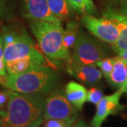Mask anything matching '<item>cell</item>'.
I'll use <instances>...</instances> for the list:
<instances>
[{"mask_svg":"<svg viewBox=\"0 0 127 127\" xmlns=\"http://www.w3.org/2000/svg\"><path fill=\"white\" fill-rule=\"evenodd\" d=\"M4 61L7 75H16L45 65L44 55L24 28L3 27Z\"/></svg>","mask_w":127,"mask_h":127,"instance_id":"1","label":"cell"},{"mask_svg":"<svg viewBox=\"0 0 127 127\" xmlns=\"http://www.w3.org/2000/svg\"><path fill=\"white\" fill-rule=\"evenodd\" d=\"M6 111H0L4 127H37L43 119L45 100L42 95L20 93L8 89Z\"/></svg>","mask_w":127,"mask_h":127,"instance_id":"2","label":"cell"},{"mask_svg":"<svg viewBox=\"0 0 127 127\" xmlns=\"http://www.w3.org/2000/svg\"><path fill=\"white\" fill-rule=\"evenodd\" d=\"M0 83L17 93L43 96L55 90L58 77L52 68L41 65L16 75L0 76Z\"/></svg>","mask_w":127,"mask_h":127,"instance_id":"3","label":"cell"},{"mask_svg":"<svg viewBox=\"0 0 127 127\" xmlns=\"http://www.w3.org/2000/svg\"><path fill=\"white\" fill-rule=\"evenodd\" d=\"M28 23L40 49L47 57L68 62L72 59L63 46L64 29L61 25L40 20H29Z\"/></svg>","mask_w":127,"mask_h":127,"instance_id":"4","label":"cell"},{"mask_svg":"<svg viewBox=\"0 0 127 127\" xmlns=\"http://www.w3.org/2000/svg\"><path fill=\"white\" fill-rule=\"evenodd\" d=\"M78 117V109L66 98L65 92L57 91L45 100L44 119H57L73 124Z\"/></svg>","mask_w":127,"mask_h":127,"instance_id":"5","label":"cell"},{"mask_svg":"<svg viewBox=\"0 0 127 127\" xmlns=\"http://www.w3.org/2000/svg\"><path fill=\"white\" fill-rule=\"evenodd\" d=\"M105 52L99 43L86 34L79 32L73 46L72 60L83 64L96 66L105 58Z\"/></svg>","mask_w":127,"mask_h":127,"instance_id":"6","label":"cell"},{"mask_svg":"<svg viewBox=\"0 0 127 127\" xmlns=\"http://www.w3.org/2000/svg\"><path fill=\"white\" fill-rule=\"evenodd\" d=\"M82 24L95 37L113 45L119 37V31L116 25L108 18H96L92 15L84 14Z\"/></svg>","mask_w":127,"mask_h":127,"instance_id":"7","label":"cell"},{"mask_svg":"<svg viewBox=\"0 0 127 127\" xmlns=\"http://www.w3.org/2000/svg\"><path fill=\"white\" fill-rule=\"evenodd\" d=\"M124 91L119 88L115 93L104 96L97 104V111L91 122L92 127H101L102 123L108 116L117 113L124 109V106L120 104V98Z\"/></svg>","mask_w":127,"mask_h":127,"instance_id":"8","label":"cell"},{"mask_svg":"<svg viewBox=\"0 0 127 127\" xmlns=\"http://www.w3.org/2000/svg\"><path fill=\"white\" fill-rule=\"evenodd\" d=\"M22 14L28 20H40L62 24V21L51 12L47 0H22Z\"/></svg>","mask_w":127,"mask_h":127,"instance_id":"9","label":"cell"},{"mask_svg":"<svg viewBox=\"0 0 127 127\" xmlns=\"http://www.w3.org/2000/svg\"><path fill=\"white\" fill-rule=\"evenodd\" d=\"M67 72L74 78L87 85H95L102 77V73L95 65L78 63L72 59L68 62Z\"/></svg>","mask_w":127,"mask_h":127,"instance_id":"10","label":"cell"},{"mask_svg":"<svg viewBox=\"0 0 127 127\" xmlns=\"http://www.w3.org/2000/svg\"><path fill=\"white\" fill-rule=\"evenodd\" d=\"M114 66L109 78L107 79L113 86L121 88L127 93V75L126 72L127 62L121 57H116L114 58Z\"/></svg>","mask_w":127,"mask_h":127,"instance_id":"11","label":"cell"},{"mask_svg":"<svg viewBox=\"0 0 127 127\" xmlns=\"http://www.w3.org/2000/svg\"><path fill=\"white\" fill-rule=\"evenodd\" d=\"M88 91L86 88L76 82L71 81L65 88V95L68 100L79 111L87 101Z\"/></svg>","mask_w":127,"mask_h":127,"instance_id":"12","label":"cell"},{"mask_svg":"<svg viewBox=\"0 0 127 127\" xmlns=\"http://www.w3.org/2000/svg\"><path fill=\"white\" fill-rule=\"evenodd\" d=\"M51 12L61 21H67L71 15L67 0H47Z\"/></svg>","mask_w":127,"mask_h":127,"instance_id":"13","label":"cell"},{"mask_svg":"<svg viewBox=\"0 0 127 127\" xmlns=\"http://www.w3.org/2000/svg\"><path fill=\"white\" fill-rule=\"evenodd\" d=\"M103 16L113 22L118 28L119 37L124 40H127V18L120 11L113 9H108L104 12Z\"/></svg>","mask_w":127,"mask_h":127,"instance_id":"14","label":"cell"},{"mask_svg":"<svg viewBox=\"0 0 127 127\" xmlns=\"http://www.w3.org/2000/svg\"><path fill=\"white\" fill-rule=\"evenodd\" d=\"M78 34V24L76 22H68L66 30H64L63 46L70 52L74 46Z\"/></svg>","mask_w":127,"mask_h":127,"instance_id":"15","label":"cell"},{"mask_svg":"<svg viewBox=\"0 0 127 127\" xmlns=\"http://www.w3.org/2000/svg\"><path fill=\"white\" fill-rule=\"evenodd\" d=\"M71 8L78 13L93 15L96 12V8L92 0H67Z\"/></svg>","mask_w":127,"mask_h":127,"instance_id":"16","label":"cell"},{"mask_svg":"<svg viewBox=\"0 0 127 127\" xmlns=\"http://www.w3.org/2000/svg\"><path fill=\"white\" fill-rule=\"evenodd\" d=\"M12 0H0V20L8 19L13 12Z\"/></svg>","mask_w":127,"mask_h":127,"instance_id":"17","label":"cell"},{"mask_svg":"<svg viewBox=\"0 0 127 127\" xmlns=\"http://www.w3.org/2000/svg\"><path fill=\"white\" fill-rule=\"evenodd\" d=\"M114 58H104L97 64V66L99 67L102 75H104L106 79L109 78L111 72L112 71L114 66Z\"/></svg>","mask_w":127,"mask_h":127,"instance_id":"18","label":"cell"},{"mask_svg":"<svg viewBox=\"0 0 127 127\" xmlns=\"http://www.w3.org/2000/svg\"><path fill=\"white\" fill-rule=\"evenodd\" d=\"M103 97V93L100 89L97 88H93L89 91H88L87 101L97 105Z\"/></svg>","mask_w":127,"mask_h":127,"instance_id":"19","label":"cell"},{"mask_svg":"<svg viewBox=\"0 0 127 127\" xmlns=\"http://www.w3.org/2000/svg\"><path fill=\"white\" fill-rule=\"evenodd\" d=\"M6 75L4 61V43L2 35L0 34V76H4Z\"/></svg>","mask_w":127,"mask_h":127,"instance_id":"20","label":"cell"},{"mask_svg":"<svg viewBox=\"0 0 127 127\" xmlns=\"http://www.w3.org/2000/svg\"><path fill=\"white\" fill-rule=\"evenodd\" d=\"M73 124L68 122L65 120L57 119H47L45 123V127H72Z\"/></svg>","mask_w":127,"mask_h":127,"instance_id":"21","label":"cell"},{"mask_svg":"<svg viewBox=\"0 0 127 127\" xmlns=\"http://www.w3.org/2000/svg\"><path fill=\"white\" fill-rule=\"evenodd\" d=\"M112 49H113V50L115 52L118 53V55L119 53H121V52H122L124 51L127 50V40H124V39L119 37L117 42L112 45Z\"/></svg>","mask_w":127,"mask_h":127,"instance_id":"22","label":"cell"},{"mask_svg":"<svg viewBox=\"0 0 127 127\" xmlns=\"http://www.w3.org/2000/svg\"><path fill=\"white\" fill-rule=\"evenodd\" d=\"M9 100L8 91H0V111H4V109L7 107Z\"/></svg>","mask_w":127,"mask_h":127,"instance_id":"23","label":"cell"},{"mask_svg":"<svg viewBox=\"0 0 127 127\" xmlns=\"http://www.w3.org/2000/svg\"><path fill=\"white\" fill-rule=\"evenodd\" d=\"M89 127L88 126V124H87L83 120H82V119H80V120H78L77 122V123L74 125V127Z\"/></svg>","mask_w":127,"mask_h":127,"instance_id":"24","label":"cell"},{"mask_svg":"<svg viewBox=\"0 0 127 127\" xmlns=\"http://www.w3.org/2000/svg\"><path fill=\"white\" fill-rule=\"evenodd\" d=\"M119 56L121 57L126 62H127V50H125V51H124L122 52H121V53H119Z\"/></svg>","mask_w":127,"mask_h":127,"instance_id":"25","label":"cell"},{"mask_svg":"<svg viewBox=\"0 0 127 127\" xmlns=\"http://www.w3.org/2000/svg\"><path fill=\"white\" fill-rule=\"evenodd\" d=\"M120 12H121L123 15H124V16H125L127 18V9H124V8H122V10L120 11Z\"/></svg>","mask_w":127,"mask_h":127,"instance_id":"26","label":"cell"},{"mask_svg":"<svg viewBox=\"0 0 127 127\" xmlns=\"http://www.w3.org/2000/svg\"><path fill=\"white\" fill-rule=\"evenodd\" d=\"M0 127H4V124L3 119L1 117V116H0Z\"/></svg>","mask_w":127,"mask_h":127,"instance_id":"27","label":"cell"},{"mask_svg":"<svg viewBox=\"0 0 127 127\" xmlns=\"http://www.w3.org/2000/svg\"><path fill=\"white\" fill-rule=\"evenodd\" d=\"M126 72H127V62L126 64Z\"/></svg>","mask_w":127,"mask_h":127,"instance_id":"28","label":"cell"},{"mask_svg":"<svg viewBox=\"0 0 127 127\" xmlns=\"http://www.w3.org/2000/svg\"><path fill=\"white\" fill-rule=\"evenodd\" d=\"M14 127V126H9V127Z\"/></svg>","mask_w":127,"mask_h":127,"instance_id":"29","label":"cell"}]
</instances>
